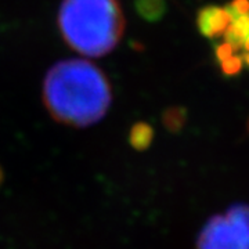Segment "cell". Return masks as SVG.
<instances>
[{"mask_svg": "<svg viewBox=\"0 0 249 249\" xmlns=\"http://www.w3.org/2000/svg\"><path fill=\"white\" fill-rule=\"evenodd\" d=\"M46 109L57 122L88 127L107 115L112 90L106 73L86 60H64L49 70L43 83Z\"/></svg>", "mask_w": 249, "mask_h": 249, "instance_id": "cell-1", "label": "cell"}, {"mask_svg": "<svg viewBox=\"0 0 249 249\" xmlns=\"http://www.w3.org/2000/svg\"><path fill=\"white\" fill-rule=\"evenodd\" d=\"M57 24L62 39L75 52L101 57L121 42L124 16L118 0H62Z\"/></svg>", "mask_w": 249, "mask_h": 249, "instance_id": "cell-2", "label": "cell"}, {"mask_svg": "<svg viewBox=\"0 0 249 249\" xmlns=\"http://www.w3.org/2000/svg\"><path fill=\"white\" fill-rule=\"evenodd\" d=\"M198 249H249V206L235 205L206 223Z\"/></svg>", "mask_w": 249, "mask_h": 249, "instance_id": "cell-3", "label": "cell"}, {"mask_svg": "<svg viewBox=\"0 0 249 249\" xmlns=\"http://www.w3.org/2000/svg\"><path fill=\"white\" fill-rule=\"evenodd\" d=\"M232 16L227 7L222 6H205L198 11L196 27L201 35L208 39H217L224 35L231 24Z\"/></svg>", "mask_w": 249, "mask_h": 249, "instance_id": "cell-4", "label": "cell"}, {"mask_svg": "<svg viewBox=\"0 0 249 249\" xmlns=\"http://www.w3.org/2000/svg\"><path fill=\"white\" fill-rule=\"evenodd\" d=\"M249 35V16H238L232 17L231 24L224 32V42L230 45L238 52L242 49L244 42Z\"/></svg>", "mask_w": 249, "mask_h": 249, "instance_id": "cell-5", "label": "cell"}, {"mask_svg": "<svg viewBox=\"0 0 249 249\" xmlns=\"http://www.w3.org/2000/svg\"><path fill=\"white\" fill-rule=\"evenodd\" d=\"M136 9L147 21H158L166 13V0H136Z\"/></svg>", "mask_w": 249, "mask_h": 249, "instance_id": "cell-6", "label": "cell"}, {"mask_svg": "<svg viewBox=\"0 0 249 249\" xmlns=\"http://www.w3.org/2000/svg\"><path fill=\"white\" fill-rule=\"evenodd\" d=\"M154 139V130L148 124H136L130 129V134H129V142L132 144L134 150H147L150 147Z\"/></svg>", "mask_w": 249, "mask_h": 249, "instance_id": "cell-7", "label": "cell"}, {"mask_svg": "<svg viewBox=\"0 0 249 249\" xmlns=\"http://www.w3.org/2000/svg\"><path fill=\"white\" fill-rule=\"evenodd\" d=\"M187 111L184 108L173 107L169 108L163 115V124L169 129L170 132H180L186 124Z\"/></svg>", "mask_w": 249, "mask_h": 249, "instance_id": "cell-8", "label": "cell"}, {"mask_svg": "<svg viewBox=\"0 0 249 249\" xmlns=\"http://www.w3.org/2000/svg\"><path fill=\"white\" fill-rule=\"evenodd\" d=\"M220 64V68H222V72L226 75V76H235L238 75L242 68H244V62H242V58L237 54H232L230 57H227L226 60L219 62Z\"/></svg>", "mask_w": 249, "mask_h": 249, "instance_id": "cell-9", "label": "cell"}, {"mask_svg": "<svg viewBox=\"0 0 249 249\" xmlns=\"http://www.w3.org/2000/svg\"><path fill=\"white\" fill-rule=\"evenodd\" d=\"M232 17L238 16H249V0H232L227 6Z\"/></svg>", "mask_w": 249, "mask_h": 249, "instance_id": "cell-10", "label": "cell"}, {"mask_svg": "<svg viewBox=\"0 0 249 249\" xmlns=\"http://www.w3.org/2000/svg\"><path fill=\"white\" fill-rule=\"evenodd\" d=\"M235 53H237V50H235L230 43L224 42V43H220V45L216 46L214 57H216L217 62H220L223 61V60H226L227 57H230V55H232V54H235Z\"/></svg>", "mask_w": 249, "mask_h": 249, "instance_id": "cell-11", "label": "cell"}, {"mask_svg": "<svg viewBox=\"0 0 249 249\" xmlns=\"http://www.w3.org/2000/svg\"><path fill=\"white\" fill-rule=\"evenodd\" d=\"M241 58H242V62H244V65H245V67H248V68H249V53H248V52H245V53L242 54V55H241Z\"/></svg>", "mask_w": 249, "mask_h": 249, "instance_id": "cell-12", "label": "cell"}, {"mask_svg": "<svg viewBox=\"0 0 249 249\" xmlns=\"http://www.w3.org/2000/svg\"><path fill=\"white\" fill-rule=\"evenodd\" d=\"M242 49H244L245 52H248V53H249V35L247 36V39H245V42H244V46H242Z\"/></svg>", "mask_w": 249, "mask_h": 249, "instance_id": "cell-13", "label": "cell"}, {"mask_svg": "<svg viewBox=\"0 0 249 249\" xmlns=\"http://www.w3.org/2000/svg\"><path fill=\"white\" fill-rule=\"evenodd\" d=\"M3 170H1V168H0V186H1V183H3Z\"/></svg>", "mask_w": 249, "mask_h": 249, "instance_id": "cell-14", "label": "cell"}, {"mask_svg": "<svg viewBox=\"0 0 249 249\" xmlns=\"http://www.w3.org/2000/svg\"><path fill=\"white\" fill-rule=\"evenodd\" d=\"M247 129H248V132H249V121H248V124H247Z\"/></svg>", "mask_w": 249, "mask_h": 249, "instance_id": "cell-15", "label": "cell"}]
</instances>
